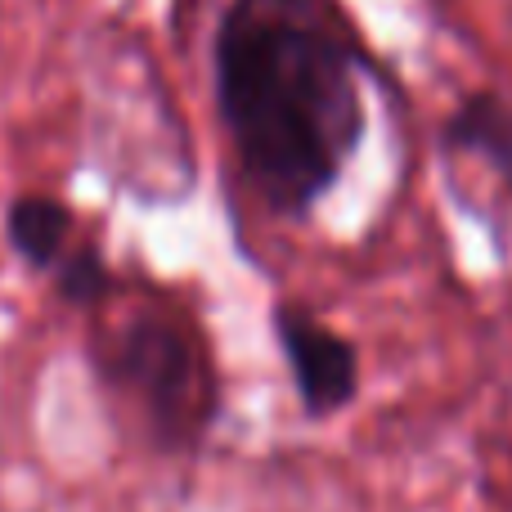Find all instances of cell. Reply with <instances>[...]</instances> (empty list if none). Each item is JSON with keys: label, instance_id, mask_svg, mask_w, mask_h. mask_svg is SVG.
Wrapping results in <instances>:
<instances>
[{"label": "cell", "instance_id": "4", "mask_svg": "<svg viewBox=\"0 0 512 512\" xmlns=\"http://www.w3.org/2000/svg\"><path fill=\"white\" fill-rule=\"evenodd\" d=\"M441 149L450 158H472L508 189L512 198V95L472 90L441 126Z\"/></svg>", "mask_w": 512, "mask_h": 512}, {"label": "cell", "instance_id": "1", "mask_svg": "<svg viewBox=\"0 0 512 512\" xmlns=\"http://www.w3.org/2000/svg\"><path fill=\"white\" fill-rule=\"evenodd\" d=\"M364 59L333 0H225L212 95L243 180L301 221L364 140Z\"/></svg>", "mask_w": 512, "mask_h": 512}, {"label": "cell", "instance_id": "5", "mask_svg": "<svg viewBox=\"0 0 512 512\" xmlns=\"http://www.w3.org/2000/svg\"><path fill=\"white\" fill-rule=\"evenodd\" d=\"M72 234H77V216L63 198L50 194H18L5 207V243L9 252L23 265L50 274L59 265V256L72 248Z\"/></svg>", "mask_w": 512, "mask_h": 512}, {"label": "cell", "instance_id": "3", "mask_svg": "<svg viewBox=\"0 0 512 512\" xmlns=\"http://www.w3.org/2000/svg\"><path fill=\"white\" fill-rule=\"evenodd\" d=\"M274 342L292 373V391L306 418H333L360 396V351L351 337L328 328L306 306H274Z\"/></svg>", "mask_w": 512, "mask_h": 512}, {"label": "cell", "instance_id": "2", "mask_svg": "<svg viewBox=\"0 0 512 512\" xmlns=\"http://www.w3.org/2000/svg\"><path fill=\"white\" fill-rule=\"evenodd\" d=\"M95 373L131 400L162 450H189L216 423V378L203 346L167 310H135L95 346Z\"/></svg>", "mask_w": 512, "mask_h": 512}, {"label": "cell", "instance_id": "6", "mask_svg": "<svg viewBox=\"0 0 512 512\" xmlns=\"http://www.w3.org/2000/svg\"><path fill=\"white\" fill-rule=\"evenodd\" d=\"M50 274H54V292H59L68 306H81V310L104 306L108 292L117 288L113 265H108V256H104V248H99L95 239L90 243L72 239V248L59 256V265H54Z\"/></svg>", "mask_w": 512, "mask_h": 512}]
</instances>
